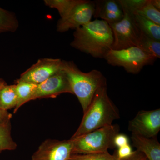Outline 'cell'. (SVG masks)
<instances>
[{"instance_id":"obj_18","label":"cell","mask_w":160,"mask_h":160,"mask_svg":"<svg viewBox=\"0 0 160 160\" xmlns=\"http://www.w3.org/2000/svg\"><path fill=\"white\" fill-rule=\"evenodd\" d=\"M18 27V21L14 13L0 7V34L14 32Z\"/></svg>"},{"instance_id":"obj_22","label":"cell","mask_w":160,"mask_h":160,"mask_svg":"<svg viewBox=\"0 0 160 160\" xmlns=\"http://www.w3.org/2000/svg\"><path fill=\"white\" fill-rule=\"evenodd\" d=\"M69 160H119L108 152L86 154H72Z\"/></svg>"},{"instance_id":"obj_8","label":"cell","mask_w":160,"mask_h":160,"mask_svg":"<svg viewBox=\"0 0 160 160\" xmlns=\"http://www.w3.org/2000/svg\"><path fill=\"white\" fill-rule=\"evenodd\" d=\"M94 2L85 0L75 7L69 14L58 21L57 29L58 32H64L69 29L79 28L91 22L94 15Z\"/></svg>"},{"instance_id":"obj_26","label":"cell","mask_w":160,"mask_h":160,"mask_svg":"<svg viewBox=\"0 0 160 160\" xmlns=\"http://www.w3.org/2000/svg\"><path fill=\"white\" fill-rule=\"evenodd\" d=\"M12 118V114L8 111L0 109V125L10 121Z\"/></svg>"},{"instance_id":"obj_1","label":"cell","mask_w":160,"mask_h":160,"mask_svg":"<svg viewBox=\"0 0 160 160\" xmlns=\"http://www.w3.org/2000/svg\"><path fill=\"white\" fill-rule=\"evenodd\" d=\"M113 36L111 27L102 20L91 21L75 29L70 46L92 57L104 58L112 49Z\"/></svg>"},{"instance_id":"obj_21","label":"cell","mask_w":160,"mask_h":160,"mask_svg":"<svg viewBox=\"0 0 160 160\" xmlns=\"http://www.w3.org/2000/svg\"><path fill=\"white\" fill-rule=\"evenodd\" d=\"M133 14L139 15L160 26V10L152 4L150 0H148L147 2Z\"/></svg>"},{"instance_id":"obj_2","label":"cell","mask_w":160,"mask_h":160,"mask_svg":"<svg viewBox=\"0 0 160 160\" xmlns=\"http://www.w3.org/2000/svg\"><path fill=\"white\" fill-rule=\"evenodd\" d=\"M119 118L118 110L107 93V86L101 87L96 92L80 126L71 138L110 126Z\"/></svg>"},{"instance_id":"obj_4","label":"cell","mask_w":160,"mask_h":160,"mask_svg":"<svg viewBox=\"0 0 160 160\" xmlns=\"http://www.w3.org/2000/svg\"><path fill=\"white\" fill-rule=\"evenodd\" d=\"M119 131L118 125L112 124L70 138L72 145V154L107 152L108 149L115 148L114 139Z\"/></svg>"},{"instance_id":"obj_24","label":"cell","mask_w":160,"mask_h":160,"mask_svg":"<svg viewBox=\"0 0 160 160\" xmlns=\"http://www.w3.org/2000/svg\"><path fill=\"white\" fill-rule=\"evenodd\" d=\"M134 152L135 151H132L131 146L129 144L118 148L116 156L119 160H125L131 157Z\"/></svg>"},{"instance_id":"obj_28","label":"cell","mask_w":160,"mask_h":160,"mask_svg":"<svg viewBox=\"0 0 160 160\" xmlns=\"http://www.w3.org/2000/svg\"><path fill=\"white\" fill-rule=\"evenodd\" d=\"M152 4L155 7L156 9L160 10V0H150Z\"/></svg>"},{"instance_id":"obj_11","label":"cell","mask_w":160,"mask_h":160,"mask_svg":"<svg viewBox=\"0 0 160 160\" xmlns=\"http://www.w3.org/2000/svg\"><path fill=\"white\" fill-rule=\"evenodd\" d=\"M71 139H47L39 146L31 160H69L72 155Z\"/></svg>"},{"instance_id":"obj_15","label":"cell","mask_w":160,"mask_h":160,"mask_svg":"<svg viewBox=\"0 0 160 160\" xmlns=\"http://www.w3.org/2000/svg\"><path fill=\"white\" fill-rule=\"evenodd\" d=\"M137 26L147 36L160 42V26L138 14H133Z\"/></svg>"},{"instance_id":"obj_25","label":"cell","mask_w":160,"mask_h":160,"mask_svg":"<svg viewBox=\"0 0 160 160\" xmlns=\"http://www.w3.org/2000/svg\"><path fill=\"white\" fill-rule=\"evenodd\" d=\"M114 144L115 147H122L129 144V140L126 135L119 133L115 137Z\"/></svg>"},{"instance_id":"obj_12","label":"cell","mask_w":160,"mask_h":160,"mask_svg":"<svg viewBox=\"0 0 160 160\" xmlns=\"http://www.w3.org/2000/svg\"><path fill=\"white\" fill-rule=\"evenodd\" d=\"M94 3L95 18H100L109 24L118 22L123 18L124 12L118 0L95 1Z\"/></svg>"},{"instance_id":"obj_29","label":"cell","mask_w":160,"mask_h":160,"mask_svg":"<svg viewBox=\"0 0 160 160\" xmlns=\"http://www.w3.org/2000/svg\"><path fill=\"white\" fill-rule=\"evenodd\" d=\"M6 82H5L4 80L0 78V89L2 88V87L4 85H6Z\"/></svg>"},{"instance_id":"obj_16","label":"cell","mask_w":160,"mask_h":160,"mask_svg":"<svg viewBox=\"0 0 160 160\" xmlns=\"http://www.w3.org/2000/svg\"><path fill=\"white\" fill-rule=\"evenodd\" d=\"M18 102L15 85L3 86L0 89V109L7 110L15 108Z\"/></svg>"},{"instance_id":"obj_6","label":"cell","mask_w":160,"mask_h":160,"mask_svg":"<svg viewBox=\"0 0 160 160\" xmlns=\"http://www.w3.org/2000/svg\"><path fill=\"white\" fill-rule=\"evenodd\" d=\"M124 17L119 22L109 24L113 36L112 49L121 50L138 47L142 32L137 26L133 14L123 12Z\"/></svg>"},{"instance_id":"obj_10","label":"cell","mask_w":160,"mask_h":160,"mask_svg":"<svg viewBox=\"0 0 160 160\" xmlns=\"http://www.w3.org/2000/svg\"><path fill=\"white\" fill-rule=\"evenodd\" d=\"M62 61L58 58L40 59L23 72L18 80L36 85L39 84L59 71Z\"/></svg>"},{"instance_id":"obj_7","label":"cell","mask_w":160,"mask_h":160,"mask_svg":"<svg viewBox=\"0 0 160 160\" xmlns=\"http://www.w3.org/2000/svg\"><path fill=\"white\" fill-rule=\"evenodd\" d=\"M128 129L144 137L155 138L160 130V109L139 111L129 121Z\"/></svg>"},{"instance_id":"obj_19","label":"cell","mask_w":160,"mask_h":160,"mask_svg":"<svg viewBox=\"0 0 160 160\" xmlns=\"http://www.w3.org/2000/svg\"><path fill=\"white\" fill-rule=\"evenodd\" d=\"M17 145L11 136L10 121L0 125V152L16 149Z\"/></svg>"},{"instance_id":"obj_3","label":"cell","mask_w":160,"mask_h":160,"mask_svg":"<svg viewBox=\"0 0 160 160\" xmlns=\"http://www.w3.org/2000/svg\"><path fill=\"white\" fill-rule=\"evenodd\" d=\"M61 69L67 75L72 94L76 96L84 113L90 105L96 92L101 87L107 86L106 77L97 69L88 72H83L72 61L62 60Z\"/></svg>"},{"instance_id":"obj_13","label":"cell","mask_w":160,"mask_h":160,"mask_svg":"<svg viewBox=\"0 0 160 160\" xmlns=\"http://www.w3.org/2000/svg\"><path fill=\"white\" fill-rule=\"evenodd\" d=\"M132 145L148 160H160V144L155 138H147L132 133Z\"/></svg>"},{"instance_id":"obj_9","label":"cell","mask_w":160,"mask_h":160,"mask_svg":"<svg viewBox=\"0 0 160 160\" xmlns=\"http://www.w3.org/2000/svg\"><path fill=\"white\" fill-rule=\"evenodd\" d=\"M65 93L72 94V92L67 75L61 69L46 81L37 85L32 100L44 98H55Z\"/></svg>"},{"instance_id":"obj_20","label":"cell","mask_w":160,"mask_h":160,"mask_svg":"<svg viewBox=\"0 0 160 160\" xmlns=\"http://www.w3.org/2000/svg\"><path fill=\"white\" fill-rule=\"evenodd\" d=\"M138 47L150 55L160 58V41L153 39L142 32Z\"/></svg>"},{"instance_id":"obj_27","label":"cell","mask_w":160,"mask_h":160,"mask_svg":"<svg viewBox=\"0 0 160 160\" xmlns=\"http://www.w3.org/2000/svg\"><path fill=\"white\" fill-rule=\"evenodd\" d=\"M125 160H148L147 158L142 152L136 150L135 151L134 154L129 158Z\"/></svg>"},{"instance_id":"obj_17","label":"cell","mask_w":160,"mask_h":160,"mask_svg":"<svg viewBox=\"0 0 160 160\" xmlns=\"http://www.w3.org/2000/svg\"><path fill=\"white\" fill-rule=\"evenodd\" d=\"M85 0H44L46 6L57 9L61 18L66 17L72 9Z\"/></svg>"},{"instance_id":"obj_5","label":"cell","mask_w":160,"mask_h":160,"mask_svg":"<svg viewBox=\"0 0 160 160\" xmlns=\"http://www.w3.org/2000/svg\"><path fill=\"white\" fill-rule=\"evenodd\" d=\"M104 59L109 65L123 67L132 74H138L145 66L153 65L157 59L135 46L121 50L110 49Z\"/></svg>"},{"instance_id":"obj_14","label":"cell","mask_w":160,"mask_h":160,"mask_svg":"<svg viewBox=\"0 0 160 160\" xmlns=\"http://www.w3.org/2000/svg\"><path fill=\"white\" fill-rule=\"evenodd\" d=\"M15 85L18 98L17 104L13 111V112L15 113L21 106L32 100L37 85L18 80L17 81L16 84Z\"/></svg>"},{"instance_id":"obj_23","label":"cell","mask_w":160,"mask_h":160,"mask_svg":"<svg viewBox=\"0 0 160 160\" xmlns=\"http://www.w3.org/2000/svg\"><path fill=\"white\" fill-rule=\"evenodd\" d=\"M123 12L133 14L144 6L148 0H118Z\"/></svg>"}]
</instances>
